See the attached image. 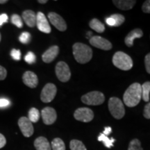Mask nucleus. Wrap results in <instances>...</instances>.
<instances>
[{
  "instance_id": "9",
  "label": "nucleus",
  "mask_w": 150,
  "mask_h": 150,
  "mask_svg": "<svg viewBox=\"0 0 150 150\" xmlns=\"http://www.w3.org/2000/svg\"><path fill=\"white\" fill-rule=\"evenodd\" d=\"M18 126L24 137H31L34 132L32 122L27 117H22L18 120Z\"/></svg>"
},
{
  "instance_id": "43",
  "label": "nucleus",
  "mask_w": 150,
  "mask_h": 150,
  "mask_svg": "<svg viewBox=\"0 0 150 150\" xmlns=\"http://www.w3.org/2000/svg\"><path fill=\"white\" fill-rule=\"evenodd\" d=\"M6 2H8L7 0H0V4H6Z\"/></svg>"
},
{
  "instance_id": "40",
  "label": "nucleus",
  "mask_w": 150,
  "mask_h": 150,
  "mask_svg": "<svg viewBox=\"0 0 150 150\" xmlns=\"http://www.w3.org/2000/svg\"><path fill=\"white\" fill-rule=\"evenodd\" d=\"M111 131H112V129H111V127H105L104 128V132L102 133L103 134H104L105 136H108V135H109L110 133H111Z\"/></svg>"
},
{
  "instance_id": "28",
  "label": "nucleus",
  "mask_w": 150,
  "mask_h": 150,
  "mask_svg": "<svg viewBox=\"0 0 150 150\" xmlns=\"http://www.w3.org/2000/svg\"><path fill=\"white\" fill-rule=\"evenodd\" d=\"M110 18H112L115 20V27H120L125 21V17L121 14H113L110 16Z\"/></svg>"
},
{
  "instance_id": "8",
  "label": "nucleus",
  "mask_w": 150,
  "mask_h": 150,
  "mask_svg": "<svg viewBox=\"0 0 150 150\" xmlns=\"http://www.w3.org/2000/svg\"><path fill=\"white\" fill-rule=\"evenodd\" d=\"M74 117L78 121L89 122L94 118V112L88 108H79L75 110Z\"/></svg>"
},
{
  "instance_id": "12",
  "label": "nucleus",
  "mask_w": 150,
  "mask_h": 150,
  "mask_svg": "<svg viewBox=\"0 0 150 150\" xmlns=\"http://www.w3.org/2000/svg\"><path fill=\"white\" fill-rule=\"evenodd\" d=\"M43 122L46 125H51L54 124L57 118V114L54 108L52 107H45L41 111Z\"/></svg>"
},
{
  "instance_id": "30",
  "label": "nucleus",
  "mask_w": 150,
  "mask_h": 150,
  "mask_svg": "<svg viewBox=\"0 0 150 150\" xmlns=\"http://www.w3.org/2000/svg\"><path fill=\"white\" fill-rule=\"evenodd\" d=\"M31 39V34L29 32H23L19 37V40L23 44H27Z\"/></svg>"
},
{
  "instance_id": "44",
  "label": "nucleus",
  "mask_w": 150,
  "mask_h": 150,
  "mask_svg": "<svg viewBox=\"0 0 150 150\" xmlns=\"http://www.w3.org/2000/svg\"><path fill=\"white\" fill-rule=\"evenodd\" d=\"M1 33H0V41H1Z\"/></svg>"
},
{
  "instance_id": "17",
  "label": "nucleus",
  "mask_w": 150,
  "mask_h": 150,
  "mask_svg": "<svg viewBox=\"0 0 150 150\" xmlns=\"http://www.w3.org/2000/svg\"><path fill=\"white\" fill-rule=\"evenodd\" d=\"M22 19L28 27H33L36 25V14L33 11H24L22 13Z\"/></svg>"
},
{
  "instance_id": "38",
  "label": "nucleus",
  "mask_w": 150,
  "mask_h": 150,
  "mask_svg": "<svg viewBox=\"0 0 150 150\" xmlns=\"http://www.w3.org/2000/svg\"><path fill=\"white\" fill-rule=\"evenodd\" d=\"M6 144V139L4 135H2L1 134H0V149L3 148Z\"/></svg>"
},
{
  "instance_id": "21",
  "label": "nucleus",
  "mask_w": 150,
  "mask_h": 150,
  "mask_svg": "<svg viewBox=\"0 0 150 150\" xmlns=\"http://www.w3.org/2000/svg\"><path fill=\"white\" fill-rule=\"evenodd\" d=\"M142 90V99L146 102L149 101V93H150V81L145 82L141 86Z\"/></svg>"
},
{
  "instance_id": "32",
  "label": "nucleus",
  "mask_w": 150,
  "mask_h": 150,
  "mask_svg": "<svg viewBox=\"0 0 150 150\" xmlns=\"http://www.w3.org/2000/svg\"><path fill=\"white\" fill-rule=\"evenodd\" d=\"M142 11L146 13H150V0H147L144 2L142 6Z\"/></svg>"
},
{
  "instance_id": "13",
  "label": "nucleus",
  "mask_w": 150,
  "mask_h": 150,
  "mask_svg": "<svg viewBox=\"0 0 150 150\" xmlns=\"http://www.w3.org/2000/svg\"><path fill=\"white\" fill-rule=\"evenodd\" d=\"M36 26L39 31L43 33H50L51 32V27L48 20L42 12H38L36 14Z\"/></svg>"
},
{
  "instance_id": "7",
  "label": "nucleus",
  "mask_w": 150,
  "mask_h": 150,
  "mask_svg": "<svg viewBox=\"0 0 150 150\" xmlns=\"http://www.w3.org/2000/svg\"><path fill=\"white\" fill-rule=\"evenodd\" d=\"M57 88L54 83H49L44 86L40 94V99L45 103L51 102L55 97Z\"/></svg>"
},
{
  "instance_id": "11",
  "label": "nucleus",
  "mask_w": 150,
  "mask_h": 150,
  "mask_svg": "<svg viewBox=\"0 0 150 150\" xmlns=\"http://www.w3.org/2000/svg\"><path fill=\"white\" fill-rule=\"evenodd\" d=\"M48 18L52 25H54L60 31H65L67 29L66 22L59 14L51 12L48 14Z\"/></svg>"
},
{
  "instance_id": "39",
  "label": "nucleus",
  "mask_w": 150,
  "mask_h": 150,
  "mask_svg": "<svg viewBox=\"0 0 150 150\" xmlns=\"http://www.w3.org/2000/svg\"><path fill=\"white\" fill-rule=\"evenodd\" d=\"M106 22L108 25L110 26V27H115V20H114L112 18H110V17L106 19Z\"/></svg>"
},
{
  "instance_id": "34",
  "label": "nucleus",
  "mask_w": 150,
  "mask_h": 150,
  "mask_svg": "<svg viewBox=\"0 0 150 150\" xmlns=\"http://www.w3.org/2000/svg\"><path fill=\"white\" fill-rule=\"evenodd\" d=\"M145 68L147 72L150 74V53L147 54L145 58Z\"/></svg>"
},
{
  "instance_id": "20",
  "label": "nucleus",
  "mask_w": 150,
  "mask_h": 150,
  "mask_svg": "<svg viewBox=\"0 0 150 150\" xmlns=\"http://www.w3.org/2000/svg\"><path fill=\"white\" fill-rule=\"evenodd\" d=\"M89 26L92 29L96 31L97 33H103L105 31V27L104 24L96 18L93 19L90 22Z\"/></svg>"
},
{
  "instance_id": "29",
  "label": "nucleus",
  "mask_w": 150,
  "mask_h": 150,
  "mask_svg": "<svg viewBox=\"0 0 150 150\" xmlns=\"http://www.w3.org/2000/svg\"><path fill=\"white\" fill-rule=\"evenodd\" d=\"M24 60L29 64H33L34 63L35 61H36V57H35V55L33 52H29L27 54V55L24 57Z\"/></svg>"
},
{
  "instance_id": "10",
  "label": "nucleus",
  "mask_w": 150,
  "mask_h": 150,
  "mask_svg": "<svg viewBox=\"0 0 150 150\" xmlns=\"http://www.w3.org/2000/svg\"><path fill=\"white\" fill-rule=\"evenodd\" d=\"M89 40L92 45L102 50L107 51L111 50L112 48V44L110 42L99 35H93Z\"/></svg>"
},
{
  "instance_id": "24",
  "label": "nucleus",
  "mask_w": 150,
  "mask_h": 150,
  "mask_svg": "<svg viewBox=\"0 0 150 150\" xmlns=\"http://www.w3.org/2000/svg\"><path fill=\"white\" fill-rule=\"evenodd\" d=\"M51 147L52 150H65L64 142L59 138H56L52 140Z\"/></svg>"
},
{
  "instance_id": "41",
  "label": "nucleus",
  "mask_w": 150,
  "mask_h": 150,
  "mask_svg": "<svg viewBox=\"0 0 150 150\" xmlns=\"http://www.w3.org/2000/svg\"><path fill=\"white\" fill-rule=\"evenodd\" d=\"M92 35H93V33L92 32H91V31H89V32H88L87 33V35H86V38H90L91 39L92 37Z\"/></svg>"
},
{
  "instance_id": "22",
  "label": "nucleus",
  "mask_w": 150,
  "mask_h": 150,
  "mask_svg": "<svg viewBox=\"0 0 150 150\" xmlns=\"http://www.w3.org/2000/svg\"><path fill=\"white\" fill-rule=\"evenodd\" d=\"M40 112L35 108H31L29 110V114H28V119L31 122L35 123L40 119Z\"/></svg>"
},
{
  "instance_id": "23",
  "label": "nucleus",
  "mask_w": 150,
  "mask_h": 150,
  "mask_svg": "<svg viewBox=\"0 0 150 150\" xmlns=\"http://www.w3.org/2000/svg\"><path fill=\"white\" fill-rule=\"evenodd\" d=\"M98 140L100 142H102L104 143V145L107 148L113 147V142L115 141V140L114 138H112L110 139L107 136H105L104 134H102V133L98 136Z\"/></svg>"
},
{
  "instance_id": "18",
  "label": "nucleus",
  "mask_w": 150,
  "mask_h": 150,
  "mask_svg": "<svg viewBox=\"0 0 150 150\" xmlns=\"http://www.w3.org/2000/svg\"><path fill=\"white\" fill-rule=\"evenodd\" d=\"M34 146L36 150H52L51 145L48 140L42 136L38 137L35 140Z\"/></svg>"
},
{
  "instance_id": "19",
  "label": "nucleus",
  "mask_w": 150,
  "mask_h": 150,
  "mask_svg": "<svg viewBox=\"0 0 150 150\" xmlns=\"http://www.w3.org/2000/svg\"><path fill=\"white\" fill-rule=\"evenodd\" d=\"M112 2L118 8L124 11H127L132 8L136 4V1L134 0H119V1L114 0L112 1Z\"/></svg>"
},
{
  "instance_id": "27",
  "label": "nucleus",
  "mask_w": 150,
  "mask_h": 150,
  "mask_svg": "<svg viewBox=\"0 0 150 150\" xmlns=\"http://www.w3.org/2000/svg\"><path fill=\"white\" fill-rule=\"evenodd\" d=\"M128 150H143L140 141L138 139H134L130 142L129 145Z\"/></svg>"
},
{
  "instance_id": "5",
  "label": "nucleus",
  "mask_w": 150,
  "mask_h": 150,
  "mask_svg": "<svg viewBox=\"0 0 150 150\" xmlns=\"http://www.w3.org/2000/svg\"><path fill=\"white\" fill-rule=\"evenodd\" d=\"M82 102L91 106H98L105 101L104 95L99 91H92L86 94L81 97Z\"/></svg>"
},
{
  "instance_id": "6",
  "label": "nucleus",
  "mask_w": 150,
  "mask_h": 150,
  "mask_svg": "<svg viewBox=\"0 0 150 150\" xmlns=\"http://www.w3.org/2000/svg\"><path fill=\"white\" fill-rule=\"evenodd\" d=\"M56 74L62 82H67L71 77V72L68 65L63 61H60L56 65Z\"/></svg>"
},
{
  "instance_id": "16",
  "label": "nucleus",
  "mask_w": 150,
  "mask_h": 150,
  "mask_svg": "<svg viewBox=\"0 0 150 150\" xmlns=\"http://www.w3.org/2000/svg\"><path fill=\"white\" fill-rule=\"evenodd\" d=\"M143 35V32L140 29H135L129 32L125 38V44L127 47H131L134 45V41L136 38H140Z\"/></svg>"
},
{
  "instance_id": "3",
  "label": "nucleus",
  "mask_w": 150,
  "mask_h": 150,
  "mask_svg": "<svg viewBox=\"0 0 150 150\" xmlns=\"http://www.w3.org/2000/svg\"><path fill=\"white\" fill-rule=\"evenodd\" d=\"M112 61L116 67L122 70H129L133 67V61L131 58L122 52H116L112 57Z\"/></svg>"
},
{
  "instance_id": "14",
  "label": "nucleus",
  "mask_w": 150,
  "mask_h": 150,
  "mask_svg": "<svg viewBox=\"0 0 150 150\" xmlns=\"http://www.w3.org/2000/svg\"><path fill=\"white\" fill-rule=\"evenodd\" d=\"M22 81L24 83L31 88H35L38 84V79L34 72L27 71L22 76Z\"/></svg>"
},
{
  "instance_id": "35",
  "label": "nucleus",
  "mask_w": 150,
  "mask_h": 150,
  "mask_svg": "<svg viewBox=\"0 0 150 150\" xmlns=\"http://www.w3.org/2000/svg\"><path fill=\"white\" fill-rule=\"evenodd\" d=\"M7 76V71L3 66L0 65V81L4 80Z\"/></svg>"
},
{
  "instance_id": "37",
  "label": "nucleus",
  "mask_w": 150,
  "mask_h": 150,
  "mask_svg": "<svg viewBox=\"0 0 150 150\" xmlns=\"http://www.w3.org/2000/svg\"><path fill=\"white\" fill-rule=\"evenodd\" d=\"M10 104V102L7 99H0V107H6Z\"/></svg>"
},
{
  "instance_id": "1",
  "label": "nucleus",
  "mask_w": 150,
  "mask_h": 150,
  "mask_svg": "<svg viewBox=\"0 0 150 150\" xmlns=\"http://www.w3.org/2000/svg\"><path fill=\"white\" fill-rule=\"evenodd\" d=\"M142 99L141 85L134 83L129 86L123 95L124 103L128 107H134L139 104Z\"/></svg>"
},
{
  "instance_id": "2",
  "label": "nucleus",
  "mask_w": 150,
  "mask_h": 150,
  "mask_svg": "<svg viewBox=\"0 0 150 150\" xmlns=\"http://www.w3.org/2000/svg\"><path fill=\"white\" fill-rule=\"evenodd\" d=\"M73 55L78 63L84 64L91 61L93 57V50L89 46L81 42H76L73 45Z\"/></svg>"
},
{
  "instance_id": "25",
  "label": "nucleus",
  "mask_w": 150,
  "mask_h": 150,
  "mask_svg": "<svg viewBox=\"0 0 150 150\" xmlns=\"http://www.w3.org/2000/svg\"><path fill=\"white\" fill-rule=\"evenodd\" d=\"M70 147L71 150H87L83 142L78 140H71Z\"/></svg>"
},
{
  "instance_id": "42",
  "label": "nucleus",
  "mask_w": 150,
  "mask_h": 150,
  "mask_svg": "<svg viewBox=\"0 0 150 150\" xmlns=\"http://www.w3.org/2000/svg\"><path fill=\"white\" fill-rule=\"evenodd\" d=\"M38 1L39 3L40 4H46V3H47V0H38Z\"/></svg>"
},
{
  "instance_id": "4",
  "label": "nucleus",
  "mask_w": 150,
  "mask_h": 150,
  "mask_svg": "<svg viewBox=\"0 0 150 150\" xmlns=\"http://www.w3.org/2000/svg\"><path fill=\"white\" fill-rule=\"evenodd\" d=\"M108 109L112 117L120 120L125 116V109L122 101L117 97H110L108 101Z\"/></svg>"
},
{
  "instance_id": "15",
  "label": "nucleus",
  "mask_w": 150,
  "mask_h": 150,
  "mask_svg": "<svg viewBox=\"0 0 150 150\" xmlns=\"http://www.w3.org/2000/svg\"><path fill=\"white\" fill-rule=\"evenodd\" d=\"M59 52V47L56 45L52 46L44 52L42 56V61L46 63H50L56 59Z\"/></svg>"
},
{
  "instance_id": "31",
  "label": "nucleus",
  "mask_w": 150,
  "mask_h": 150,
  "mask_svg": "<svg viewBox=\"0 0 150 150\" xmlns=\"http://www.w3.org/2000/svg\"><path fill=\"white\" fill-rule=\"evenodd\" d=\"M11 55L14 60H16V61H20V58H21V52H20L19 50L13 49L11 52Z\"/></svg>"
},
{
  "instance_id": "26",
  "label": "nucleus",
  "mask_w": 150,
  "mask_h": 150,
  "mask_svg": "<svg viewBox=\"0 0 150 150\" xmlns=\"http://www.w3.org/2000/svg\"><path fill=\"white\" fill-rule=\"evenodd\" d=\"M11 22L20 29L23 27V22H22L21 17L18 14H13L11 16Z\"/></svg>"
},
{
  "instance_id": "36",
  "label": "nucleus",
  "mask_w": 150,
  "mask_h": 150,
  "mask_svg": "<svg viewBox=\"0 0 150 150\" xmlns=\"http://www.w3.org/2000/svg\"><path fill=\"white\" fill-rule=\"evenodd\" d=\"M8 16L6 13H3L0 15V27L3 25L4 23H6L8 22Z\"/></svg>"
},
{
  "instance_id": "33",
  "label": "nucleus",
  "mask_w": 150,
  "mask_h": 150,
  "mask_svg": "<svg viewBox=\"0 0 150 150\" xmlns=\"http://www.w3.org/2000/svg\"><path fill=\"white\" fill-rule=\"evenodd\" d=\"M143 115L147 119H150V102L146 104V106H145Z\"/></svg>"
}]
</instances>
